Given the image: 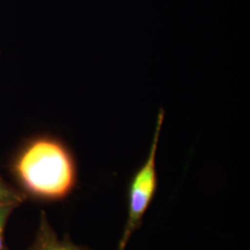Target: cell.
<instances>
[{"label": "cell", "instance_id": "cell-3", "mask_svg": "<svg viewBox=\"0 0 250 250\" xmlns=\"http://www.w3.org/2000/svg\"><path fill=\"white\" fill-rule=\"evenodd\" d=\"M26 250H90L75 245L68 236L61 239L49 224L45 211H41L38 229L33 244Z\"/></svg>", "mask_w": 250, "mask_h": 250}, {"label": "cell", "instance_id": "cell-7", "mask_svg": "<svg viewBox=\"0 0 250 250\" xmlns=\"http://www.w3.org/2000/svg\"><path fill=\"white\" fill-rule=\"evenodd\" d=\"M9 250V249H8V248H7V247H5V248H4V250Z\"/></svg>", "mask_w": 250, "mask_h": 250}, {"label": "cell", "instance_id": "cell-4", "mask_svg": "<svg viewBox=\"0 0 250 250\" xmlns=\"http://www.w3.org/2000/svg\"><path fill=\"white\" fill-rule=\"evenodd\" d=\"M28 197L24 191L11 186L0 174V208L12 207L16 208L22 205Z\"/></svg>", "mask_w": 250, "mask_h": 250}, {"label": "cell", "instance_id": "cell-2", "mask_svg": "<svg viewBox=\"0 0 250 250\" xmlns=\"http://www.w3.org/2000/svg\"><path fill=\"white\" fill-rule=\"evenodd\" d=\"M164 111L161 109L152 139L151 146L143 164L135 170L127 188V220L120 241L128 244L130 238L142 224L144 217L156 196L159 178L157 170V152L163 125Z\"/></svg>", "mask_w": 250, "mask_h": 250}, {"label": "cell", "instance_id": "cell-1", "mask_svg": "<svg viewBox=\"0 0 250 250\" xmlns=\"http://www.w3.org/2000/svg\"><path fill=\"white\" fill-rule=\"evenodd\" d=\"M12 170L27 195L57 201L77 186L78 168L69 146L58 137L40 135L20 152Z\"/></svg>", "mask_w": 250, "mask_h": 250}, {"label": "cell", "instance_id": "cell-5", "mask_svg": "<svg viewBox=\"0 0 250 250\" xmlns=\"http://www.w3.org/2000/svg\"><path fill=\"white\" fill-rule=\"evenodd\" d=\"M14 209L15 208L12 207L0 208V250H4V248L6 247L4 245V230L9 217Z\"/></svg>", "mask_w": 250, "mask_h": 250}, {"label": "cell", "instance_id": "cell-6", "mask_svg": "<svg viewBox=\"0 0 250 250\" xmlns=\"http://www.w3.org/2000/svg\"><path fill=\"white\" fill-rule=\"evenodd\" d=\"M126 244H125V243H123V242H119V245H118V249H117V250H125V249H126Z\"/></svg>", "mask_w": 250, "mask_h": 250}]
</instances>
